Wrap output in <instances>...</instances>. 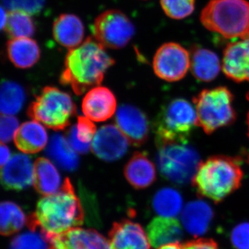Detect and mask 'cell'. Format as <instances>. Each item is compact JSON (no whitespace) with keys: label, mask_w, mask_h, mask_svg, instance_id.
<instances>
[{"label":"cell","mask_w":249,"mask_h":249,"mask_svg":"<svg viewBox=\"0 0 249 249\" xmlns=\"http://www.w3.org/2000/svg\"><path fill=\"white\" fill-rule=\"evenodd\" d=\"M147 235L154 248L173 243H180L183 237V229L175 218H154L147 227Z\"/></svg>","instance_id":"d6986e66"},{"label":"cell","mask_w":249,"mask_h":249,"mask_svg":"<svg viewBox=\"0 0 249 249\" xmlns=\"http://www.w3.org/2000/svg\"><path fill=\"white\" fill-rule=\"evenodd\" d=\"M67 138L69 143L75 151L80 154L88 153L91 149V144L85 143L80 142L77 137V127L76 125H73L67 131Z\"/></svg>","instance_id":"8d00e7d4"},{"label":"cell","mask_w":249,"mask_h":249,"mask_svg":"<svg viewBox=\"0 0 249 249\" xmlns=\"http://www.w3.org/2000/svg\"><path fill=\"white\" fill-rule=\"evenodd\" d=\"M109 243L111 249H150L147 232L140 224L127 219L113 224Z\"/></svg>","instance_id":"2e32d148"},{"label":"cell","mask_w":249,"mask_h":249,"mask_svg":"<svg viewBox=\"0 0 249 249\" xmlns=\"http://www.w3.org/2000/svg\"><path fill=\"white\" fill-rule=\"evenodd\" d=\"M47 154L62 169L73 171L78 168V155L68 141L60 134H55L51 139Z\"/></svg>","instance_id":"484cf974"},{"label":"cell","mask_w":249,"mask_h":249,"mask_svg":"<svg viewBox=\"0 0 249 249\" xmlns=\"http://www.w3.org/2000/svg\"><path fill=\"white\" fill-rule=\"evenodd\" d=\"M165 14L173 19H181L191 16L196 6V0H160Z\"/></svg>","instance_id":"1f68e13d"},{"label":"cell","mask_w":249,"mask_h":249,"mask_svg":"<svg viewBox=\"0 0 249 249\" xmlns=\"http://www.w3.org/2000/svg\"><path fill=\"white\" fill-rule=\"evenodd\" d=\"M157 249H183L182 245L180 243H173L162 246Z\"/></svg>","instance_id":"ab89813d"},{"label":"cell","mask_w":249,"mask_h":249,"mask_svg":"<svg viewBox=\"0 0 249 249\" xmlns=\"http://www.w3.org/2000/svg\"><path fill=\"white\" fill-rule=\"evenodd\" d=\"M191 68L195 78L201 82L215 79L221 70L217 54L209 49L196 47L192 50Z\"/></svg>","instance_id":"cb8c5ba5"},{"label":"cell","mask_w":249,"mask_h":249,"mask_svg":"<svg viewBox=\"0 0 249 249\" xmlns=\"http://www.w3.org/2000/svg\"><path fill=\"white\" fill-rule=\"evenodd\" d=\"M31 231L16 236L9 249H50L49 241L42 232Z\"/></svg>","instance_id":"4dcf8cb0"},{"label":"cell","mask_w":249,"mask_h":249,"mask_svg":"<svg viewBox=\"0 0 249 249\" xmlns=\"http://www.w3.org/2000/svg\"><path fill=\"white\" fill-rule=\"evenodd\" d=\"M47 240L50 249H111L109 242L93 229L75 228Z\"/></svg>","instance_id":"4fadbf2b"},{"label":"cell","mask_w":249,"mask_h":249,"mask_svg":"<svg viewBox=\"0 0 249 249\" xmlns=\"http://www.w3.org/2000/svg\"><path fill=\"white\" fill-rule=\"evenodd\" d=\"M1 234L9 236L19 232L28 222L22 209L12 201H3L0 207Z\"/></svg>","instance_id":"f1b7e54d"},{"label":"cell","mask_w":249,"mask_h":249,"mask_svg":"<svg viewBox=\"0 0 249 249\" xmlns=\"http://www.w3.org/2000/svg\"><path fill=\"white\" fill-rule=\"evenodd\" d=\"M222 70L229 79L236 83L249 81V36L227 46Z\"/></svg>","instance_id":"5bb4252c"},{"label":"cell","mask_w":249,"mask_h":249,"mask_svg":"<svg viewBox=\"0 0 249 249\" xmlns=\"http://www.w3.org/2000/svg\"><path fill=\"white\" fill-rule=\"evenodd\" d=\"M92 30L95 40L104 47L114 49L125 47L135 33L129 18L114 9L98 16L93 23Z\"/></svg>","instance_id":"9c48e42d"},{"label":"cell","mask_w":249,"mask_h":249,"mask_svg":"<svg viewBox=\"0 0 249 249\" xmlns=\"http://www.w3.org/2000/svg\"><path fill=\"white\" fill-rule=\"evenodd\" d=\"M157 164L163 178L175 184H188L201 161L199 153L187 143L168 144L158 147Z\"/></svg>","instance_id":"ba28073f"},{"label":"cell","mask_w":249,"mask_h":249,"mask_svg":"<svg viewBox=\"0 0 249 249\" xmlns=\"http://www.w3.org/2000/svg\"><path fill=\"white\" fill-rule=\"evenodd\" d=\"M197 116L198 126L205 133L211 134L235 122L237 113L234 96L227 87L204 89L193 98Z\"/></svg>","instance_id":"8992f818"},{"label":"cell","mask_w":249,"mask_h":249,"mask_svg":"<svg viewBox=\"0 0 249 249\" xmlns=\"http://www.w3.org/2000/svg\"><path fill=\"white\" fill-rule=\"evenodd\" d=\"M7 54L15 66L27 69L38 61L40 50L35 40L29 37H20L12 38L8 42Z\"/></svg>","instance_id":"d4e9b609"},{"label":"cell","mask_w":249,"mask_h":249,"mask_svg":"<svg viewBox=\"0 0 249 249\" xmlns=\"http://www.w3.org/2000/svg\"><path fill=\"white\" fill-rule=\"evenodd\" d=\"M191 67V55L182 46L168 42L160 46L153 59L155 74L160 79L177 82L186 76Z\"/></svg>","instance_id":"30bf717a"},{"label":"cell","mask_w":249,"mask_h":249,"mask_svg":"<svg viewBox=\"0 0 249 249\" xmlns=\"http://www.w3.org/2000/svg\"><path fill=\"white\" fill-rule=\"evenodd\" d=\"M83 220L81 203L71 181L67 178L60 191L43 196L37 202L36 212L28 222L31 230L38 229L48 239L80 227Z\"/></svg>","instance_id":"6da1fadb"},{"label":"cell","mask_w":249,"mask_h":249,"mask_svg":"<svg viewBox=\"0 0 249 249\" xmlns=\"http://www.w3.org/2000/svg\"><path fill=\"white\" fill-rule=\"evenodd\" d=\"M116 126L134 146L143 145L148 139L150 124L145 113L139 108L124 105L118 109Z\"/></svg>","instance_id":"7c38bea8"},{"label":"cell","mask_w":249,"mask_h":249,"mask_svg":"<svg viewBox=\"0 0 249 249\" xmlns=\"http://www.w3.org/2000/svg\"><path fill=\"white\" fill-rule=\"evenodd\" d=\"M28 115L55 131L63 130L76 114V105L68 93L46 87L28 109Z\"/></svg>","instance_id":"52a82bcc"},{"label":"cell","mask_w":249,"mask_h":249,"mask_svg":"<svg viewBox=\"0 0 249 249\" xmlns=\"http://www.w3.org/2000/svg\"><path fill=\"white\" fill-rule=\"evenodd\" d=\"M34 186L37 193L45 196L55 194L62 186L55 165L44 157L36 160L34 165Z\"/></svg>","instance_id":"603a6c76"},{"label":"cell","mask_w":249,"mask_h":249,"mask_svg":"<svg viewBox=\"0 0 249 249\" xmlns=\"http://www.w3.org/2000/svg\"><path fill=\"white\" fill-rule=\"evenodd\" d=\"M241 163L240 157L212 156L201 162L192 183L199 196L222 202L242 185Z\"/></svg>","instance_id":"3957f363"},{"label":"cell","mask_w":249,"mask_h":249,"mask_svg":"<svg viewBox=\"0 0 249 249\" xmlns=\"http://www.w3.org/2000/svg\"><path fill=\"white\" fill-rule=\"evenodd\" d=\"M247 129H248V136L249 137V111L248 112V114H247Z\"/></svg>","instance_id":"b9f144b4"},{"label":"cell","mask_w":249,"mask_h":249,"mask_svg":"<svg viewBox=\"0 0 249 249\" xmlns=\"http://www.w3.org/2000/svg\"><path fill=\"white\" fill-rule=\"evenodd\" d=\"M0 152H1V159H0V162H1V167L4 166L6 163L11 159V152L9 147L4 145V143L1 142V147H0Z\"/></svg>","instance_id":"f35d334b"},{"label":"cell","mask_w":249,"mask_h":249,"mask_svg":"<svg viewBox=\"0 0 249 249\" xmlns=\"http://www.w3.org/2000/svg\"><path fill=\"white\" fill-rule=\"evenodd\" d=\"M25 101L24 89L18 83L4 80L1 83L0 110L1 115H14L22 109Z\"/></svg>","instance_id":"83f0119b"},{"label":"cell","mask_w":249,"mask_h":249,"mask_svg":"<svg viewBox=\"0 0 249 249\" xmlns=\"http://www.w3.org/2000/svg\"><path fill=\"white\" fill-rule=\"evenodd\" d=\"M77 137L80 142L91 144L96 133V127L91 120L86 116H79L76 124Z\"/></svg>","instance_id":"d590c367"},{"label":"cell","mask_w":249,"mask_h":249,"mask_svg":"<svg viewBox=\"0 0 249 249\" xmlns=\"http://www.w3.org/2000/svg\"><path fill=\"white\" fill-rule=\"evenodd\" d=\"M231 240L236 249H249V222L236 226L231 232Z\"/></svg>","instance_id":"836d02e7"},{"label":"cell","mask_w":249,"mask_h":249,"mask_svg":"<svg viewBox=\"0 0 249 249\" xmlns=\"http://www.w3.org/2000/svg\"><path fill=\"white\" fill-rule=\"evenodd\" d=\"M114 63L102 45L88 37L81 45L69 51L60 83L71 87L76 95L83 94L99 86L105 73Z\"/></svg>","instance_id":"7a4b0ae2"},{"label":"cell","mask_w":249,"mask_h":249,"mask_svg":"<svg viewBox=\"0 0 249 249\" xmlns=\"http://www.w3.org/2000/svg\"><path fill=\"white\" fill-rule=\"evenodd\" d=\"M48 137L42 124L36 121H28L19 126L14 136L18 150L24 153L36 154L43 150Z\"/></svg>","instance_id":"7402d4cb"},{"label":"cell","mask_w":249,"mask_h":249,"mask_svg":"<svg viewBox=\"0 0 249 249\" xmlns=\"http://www.w3.org/2000/svg\"><path fill=\"white\" fill-rule=\"evenodd\" d=\"M5 8L13 11L19 10L30 15L40 12L45 3V0H2Z\"/></svg>","instance_id":"d6a6232c"},{"label":"cell","mask_w":249,"mask_h":249,"mask_svg":"<svg viewBox=\"0 0 249 249\" xmlns=\"http://www.w3.org/2000/svg\"><path fill=\"white\" fill-rule=\"evenodd\" d=\"M34 165L28 156L16 154L1 167V184L6 190L22 191L34 183Z\"/></svg>","instance_id":"9a60e30c"},{"label":"cell","mask_w":249,"mask_h":249,"mask_svg":"<svg viewBox=\"0 0 249 249\" xmlns=\"http://www.w3.org/2000/svg\"><path fill=\"white\" fill-rule=\"evenodd\" d=\"M247 98L248 101H249V91H248V93H247Z\"/></svg>","instance_id":"7bdbcfd3"},{"label":"cell","mask_w":249,"mask_h":249,"mask_svg":"<svg viewBox=\"0 0 249 249\" xmlns=\"http://www.w3.org/2000/svg\"><path fill=\"white\" fill-rule=\"evenodd\" d=\"M85 28L79 18L73 14H62L53 23L55 40L63 47L73 49L81 45Z\"/></svg>","instance_id":"44dd1931"},{"label":"cell","mask_w":249,"mask_h":249,"mask_svg":"<svg viewBox=\"0 0 249 249\" xmlns=\"http://www.w3.org/2000/svg\"><path fill=\"white\" fill-rule=\"evenodd\" d=\"M183 249H219L217 244L210 239H197L182 245Z\"/></svg>","instance_id":"74e56055"},{"label":"cell","mask_w":249,"mask_h":249,"mask_svg":"<svg viewBox=\"0 0 249 249\" xmlns=\"http://www.w3.org/2000/svg\"><path fill=\"white\" fill-rule=\"evenodd\" d=\"M126 179L136 189H144L155 182V165L143 152H137L124 168Z\"/></svg>","instance_id":"ffe728a7"},{"label":"cell","mask_w":249,"mask_h":249,"mask_svg":"<svg viewBox=\"0 0 249 249\" xmlns=\"http://www.w3.org/2000/svg\"><path fill=\"white\" fill-rule=\"evenodd\" d=\"M116 99L114 93L106 87H96L85 95L82 109L86 117L95 122H103L114 115Z\"/></svg>","instance_id":"e0dca14e"},{"label":"cell","mask_w":249,"mask_h":249,"mask_svg":"<svg viewBox=\"0 0 249 249\" xmlns=\"http://www.w3.org/2000/svg\"><path fill=\"white\" fill-rule=\"evenodd\" d=\"M181 193L172 188H163L157 191L152 199V207L160 217L175 218L183 208Z\"/></svg>","instance_id":"4316f807"},{"label":"cell","mask_w":249,"mask_h":249,"mask_svg":"<svg viewBox=\"0 0 249 249\" xmlns=\"http://www.w3.org/2000/svg\"><path fill=\"white\" fill-rule=\"evenodd\" d=\"M205 28L227 39L249 36V1L211 0L200 16Z\"/></svg>","instance_id":"5b68a950"},{"label":"cell","mask_w":249,"mask_h":249,"mask_svg":"<svg viewBox=\"0 0 249 249\" xmlns=\"http://www.w3.org/2000/svg\"><path fill=\"white\" fill-rule=\"evenodd\" d=\"M4 29L12 38H20L34 36L36 27L30 14L19 10H13L7 13Z\"/></svg>","instance_id":"f546056e"},{"label":"cell","mask_w":249,"mask_h":249,"mask_svg":"<svg viewBox=\"0 0 249 249\" xmlns=\"http://www.w3.org/2000/svg\"><path fill=\"white\" fill-rule=\"evenodd\" d=\"M214 217L213 210L203 200L190 201L183 208L181 219L186 231L194 237L204 235Z\"/></svg>","instance_id":"ac0fdd59"},{"label":"cell","mask_w":249,"mask_h":249,"mask_svg":"<svg viewBox=\"0 0 249 249\" xmlns=\"http://www.w3.org/2000/svg\"><path fill=\"white\" fill-rule=\"evenodd\" d=\"M17 118L11 115H1L0 120V139L2 143L11 142L19 128Z\"/></svg>","instance_id":"e575fe53"},{"label":"cell","mask_w":249,"mask_h":249,"mask_svg":"<svg viewBox=\"0 0 249 249\" xmlns=\"http://www.w3.org/2000/svg\"><path fill=\"white\" fill-rule=\"evenodd\" d=\"M129 141L114 124H106L98 129L91 144L94 155L106 161L120 160L127 151Z\"/></svg>","instance_id":"8fae6325"},{"label":"cell","mask_w":249,"mask_h":249,"mask_svg":"<svg viewBox=\"0 0 249 249\" xmlns=\"http://www.w3.org/2000/svg\"><path fill=\"white\" fill-rule=\"evenodd\" d=\"M1 29H4L5 26H6V20H7V13L4 11V9L1 7Z\"/></svg>","instance_id":"60d3db41"},{"label":"cell","mask_w":249,"mask_h":249,"mask_svg":"<svg viewBox=\"0 0 249 249\" xmlns=\"http://www.w3.org/2000/svg\"><path fill=\"white\" fill-rule=\"evenodd\" d=\"M196 127V108L184 98H175L160 108L154 122L156 144L187 143Z\"/></svg>","instance_id":"277c9868"}]
</instances>
